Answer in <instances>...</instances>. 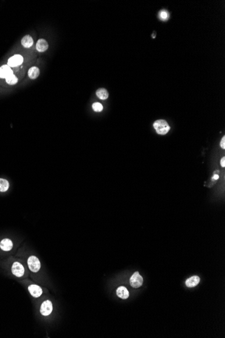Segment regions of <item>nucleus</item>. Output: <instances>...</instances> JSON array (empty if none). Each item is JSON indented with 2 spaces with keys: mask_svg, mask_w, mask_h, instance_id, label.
I'll list each match as a JSON object with an SVG mask.
<instances>
[{
  "mask_svg": "<svg viewBox=\"0 0 225 338\" xmlns=\"http://www.w3.org/2000/svg\"><path fill=\"white\" fill-rule=\"evenodd\" d=\"M28 267L32 272H38L41 268V263L35 256H31L28 259Z\"/></svg>",
  "mask_w": 225,
  "mask_h": 338,
  "instance_id": "obj_2",
  "label": "nucleus"
},
{
  "mask_svg": "<svg viewBox=\"0 0 225 338\" xmlns=\"http://www.w3.org/2000/svg\"><path fill=\"white\" fill-rule=\"evenodd\" d=\"M220 147L224 149H225V137H223L221 141H220Z\"/></svg>",
  "mask_w": 225,
  "mask_h": 338,
  "instance_id": "obj_20",
  "label": "nucleus"
},
{
  "mask_svg": "<svg viewBox=\"0 0 225 338\" xmlns=\"http://www.w3.org/2000/svg\"><path fill=\"white\" fill-rule=\"evenodd\" d=\"M12 272L15 276L20 277L23 276L24 273V268L22 265L18 262H14L12 267Z\"/></svg>",
  "mask_w": 225,
  "mask_h": 338,
  "instance_id": "obj_6",
  "label": "nucleus"
},
{
  "mask_svg": "<svg viewBox=\"0 0 225 338\" xmlns=\"http://www.w3.org/2000/svg\"><path fill=\"white\" fill-rule=\"evenodd\" d=\"M130 285L134 288H138L143 284V278L138 272H135L130 278Z\"/></svg>",
  "mask_w": 225,
  "mask_h": 338,
  "instance_id": "obj_3",
  "label": "nucleus"
},
{
  "mask_svg": "<svg viewBox=\"0 0 225 338\" xmlns=\"http://www.w3.org/2000/svg\"><path fill=\"white\" fill-rule=\"evenodd\" d=\"M220 164H221V166L223 167H225V157H224L221 159V161H220Z\"/></svg>",
  "mask_w": 225,
  "mask_h": 338,
  "instance_id": "obj_21",
  "label": "nucleus"
},
{
  "mask_svg": "<svg viewBox=\"0 0 225 338\" xmlns=\"http://www.w3.org/2000/svg\"><path fill=\"white\" fill-rule=\"evenodd\" d=\"M10 184L8 181L5 180L0 178V192H6L7 191L8 188H9Z\"/></svg>",
  "mask_w": 225,
  "mask_h": 338,
  "instance_id": "obj_16",
  "label": "nucleus"
},
{
  "mask_svg": "<svg viewBox=\"0 0 225 338\" xmlns=\"http://www.w3.org/2000/svg\"><path fill=\"white\" fill-rule=\"evenodd\" d=\"M13 247V243L10 239H3L0 242V248L3 251H10Z\"/></svg>",
  "mask_w": 225,
  "mask_h": 338,
  "instance_id": "obj_10",
  "label": "nucleus"
},
{
  "mask_svg": "<svg viewBox=\"0 0 225 338\" xmlns=\"http://www.w3.org/2000/svg\"><path fill=\"white\" fill-rule=\"evenodd\" d=\"M28 291L30 294H31L32 296L35 298H39V296H41L42 293V289L39 286H38L37 285L30 286L28 287Z\"/></svg>",
  "mask_w": 225,
  "mask_h": 338,
  "instance_id": "obj_7",
  "label": "nucleus"
},
{
  "mask_svg": "<svg viewBox=\"0 0 225 338\" xmlns=\"http://www.w3.org/2000/svg\"><path fill=\"white\" fill-rule=\"evenodd\" d=\"M24 59L21 55H14V56L9 58L7 61V65L11 67H17L20 66L23 63Z\"/></svg>",
  "mask_w": 225,
  "mask_h": 338,
  "instance_id": "obj_5",
  "label": "nucleus"
},
{
  "mask_svg": "<svg viewBox=\"0 0 225 338\" xmlns=\"http://www.w3.org/2000/svg\"><path fill=\"white\" fill-rule=\"evenodd\" d=\"M117 295L121 299H127L129 297V291L124 286H121L117 290Z\"/></svg>",
  "mask_w": 225,
  "mask_h": 338,
  "instance_id": "obj_12",
  "label": "nucleus"
},
{
  "mask_svg": "<svg viewBox=\"0 0 225 338\" xmlns=\"http://www.w3.org/2000/svg\"><path fill=\"white\" fill-rule=\"evenodd\" d=\"M48 48H49V44L47 43V41H46L45 39H41L39 40H38L37 45H36V49L38 52H44Z\"/></svg>",
  "mask_w": 225,
  "mask_h": 338,
  "instance_id": "obj_9",
  "label": "nucleus"
},
{
  "mask_svg": "<svg viewBox=\"0 0 225 338\" xmlns=\"http://www.w3.org/2000/svg\"><path fill=\"white\" fill-rule=\"evenodd\" d=\"M159 17L161 20L166 21L169 18V13L167 10H162L159 12Z\"/></svg>",
  "mask_w": 225,
  "mask_h": 338,
  "instance_id": "obj_18",
  "label": "nucleus"
},
{
  "mask_svg": "<svg viewBox=\"0 0 225 338\" xmlns=\"http://www.w3.org/2000/svg\"><path fill=\"white\" fill-rule=\"evenodd\" d=\"M92 109L96 112H100L103 111V106L100 103L96 102L92 104Z\"/></svg>",
  "mask_w": 225,
  "mask_h": 338,
  "instance_id": "obj_19",
  "label": "nucleus"
},
{
  "mask_svg": "<svg viewBox=\"0 0 225 338\" xmlns=\"http://www.w3.org/2000/svg\"><path fill=\"white\" fill-rule=\"evenodd\" d=\"M53 311V305L50 301H45L42 302L41 306V313L43 316L49 315Z\"/></svg>",
  "mask_w": 225,
  "mask_h": 338,
  "instance_id": "obj_4",
  "label": "nucleus"
},
{
  "mask_svg": "<svg viewBox=\"0 0 225 338\" xmlns=\"http://www.w3.org/2000/svg\"><path fill=\"white\" fill-rule=\"evenodd\" d=\"M12 74H13V71L8 65H3L0 67V78H6Z\"/></svg>",
  "mask_w": 225,
  "mask_h": 338,
  "instance_id": "obj_8",
  "label": "nucleus"
},
{
  "mask_svg": "<svg viewBox=\"0 0 225 338\" xmlns=\"http://www.w3.org/2000/svg\"><path fill=\"white\" fill-rule=\"evenodd\" d=\"M28 74L29 78L31 79H35L38 78V77L39 76L40 70L39 67H37L36 66L31 67V68L28 70Z\"/></svg>",
  "mask_w": 225,
  "mask_h": 338,
  "instance_id": "obj_14",
  "label": "nucleus"
},
{
  "mask_svg": "<svg viewBox=\"0 0 225 338\" xmlns=\"http://www.w3.org/2000/svg\"><path fill=\"white\" fill-rule=\"evenodd\" d=\"M199 281H200V278L198 276H193L186 280L185 284L188 288H193L199 284Z\"/></svg>",
  "mask_w": 225,
  "mask_h": 338,
  "instance_id": "obj_11",
  "label": "nucleus"
},
{
  "mask_svg": "<svg viewBox=\"0 0 225 338\" xmlns=\"http://www.w3.org/2000/svg\"><path fill=\"white\" fill-rule=\"evenodd\" d=\"M218 178H219V176L217 175V174L214 175V176H213V177H212V179H213V180H218Z\"/></svg>",
  "mask_w": 225,
  "mask_h": 338,
  "instance_id": "obj_22",
  "label": "nucleus"
},
{
  "mask_svg": "<svg viewBox=\"0 0 225 338\" xmlns=\"http://www.w3.org/2000/svg\"><path fill=\"white\" fill-rule=\"evenodd\" d=\"M18 78H17L16 76H15L14 74H12L6 78V82L8 84H10V85H14V84H16L17 82H18Z\"/></svg>",
  "mask_w": 225,
  "mask_h": 338,
  "instance_id": "obj_17",
  "label": "nucleus"
},
{
  "mask_svg": "<svg viewBox=\"0 0 225 338\" xmlns=\"http://www.w3.org/2000/svg\"><path fill=\"white\" fill-rule=\"evenodd\" d=\"M154 128L156 132L159 134L164 135L168 133V132L170 130V126L168 124L167 122L164 120H156L154 124Z\"/></svg>",
  "mask_w": 225,
  "mask_h": 338,
  "instance_id": "obj_1",
  "label": "nucleus"
},
{
  "mask_svg": "<svg viewBox=\"0 0 225 338\" xmlns=\"http://www.w3.org/2000/svg\"><path fill=\"white\" fill-rule=\"evenodd\" d=\"M96 96L102 100L107 99L109 97V93L105 88H99V90L96 91Z\"/></svg>",
  "mask_w": 225,
  "mask_h": 338,
  "instance_id": "obj_15",
  "label": "nucleus"
},
{
  "mask_svg": "<svg viewBox=\"0 0 225 338\" xmlns=\"http://www.w3.org/2000/svg\"><path fill=\"white\" fill-rule=\"evenodd\" d=\"M21 43H22V46L25 48H29L32 47L33 45V39L32 37L30 35L24 36L22 40H21Z\"/></svg>",
  "mask_w": 225,
  "mask_h": 338,
  "instance_id": "obj_13",
  "label": "nucleus"
}]
</instances>
